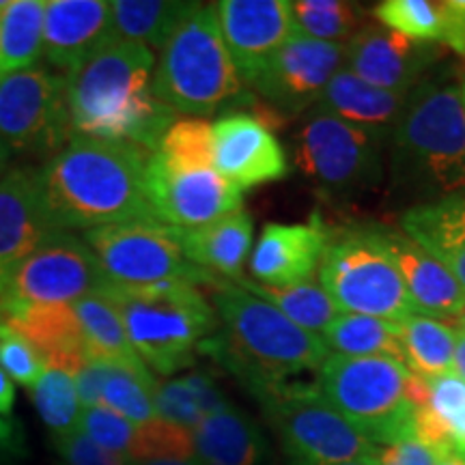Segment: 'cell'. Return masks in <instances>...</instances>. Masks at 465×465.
<instances>
[{
    "label": "cell",
    "mask_w": 465,
    "mask_h": 465,
    "mask_svg": "<svg viewBox=\"0 0 465 465\" xmlns=\"http://www.w3.org/2000/svg\"><path fill=\"white\" fill-rule=\"evenodd\" d=\"M149 155L130 143L74 136L61 153L37 168L42 205L54 231L158 223L144 185Z\"/></svg>",
    "instance_id": "1"
},
{
    "label": "cell",
    "mask_w": 465,
    "mask_h": 465,
    "mask_svg": "<svg viewBox=\"0 0 465 465\" xmlns=\"http://www.w3.org/2000/svg\"><path fill=\"white\" fill-rule=\"evenodd\" d=\"M153 50L110 39L69 72L67 102L74 136L160 149L177 113L155 95Z\"/></svg>",
    "instance_id": "2"
},
{
    "label": "cell",
    "mask_w": 465,
    "mask_h": 465,
    "mask_svg": "<svg viewBox=\"0 0 465 465\" xmlns=\"http://www.w3.org/2000/svg\"><path fill=\"white\" fill-rule=\"evenodd\" d=\"M212 306L218 330L201 342L199 353L235 375L254 399L319 371L332 353L322 336L295 325L270 302L232 281L223 278L213 284Z\"/></svg>",
    "instance_id": "3"
},
{
    "label": "cell",
    "mask_w": 465,
    "mask_h": 465,
    "mask_svg": "<svg viewBox=\"0 0 465 465\" xmlns=\"http://www.w3.org/2000/svg\"><path fill=\"white\" fill-rule=\"evenodd\" d=\"M391 183L414 199L465 190V106L461 89L424 83L391 136Z\"/></svg>",
    "instance_id": "4"
},
{
    "label": "cell",
    "mask_w": 465,
    "mask_h": 465,
    "mask_svg": "<svg viewBox=\"0 0 465 465\" xmlns=\"http://www.w3.org/2000/svg\"><path fill=\"white\" fill-rule=\"evenodd\" d=\"M153 91L177 114L242 113L254 95L226 50L213 5L194 3L155 63Z\"/></svg>",
    "instance_id": "5"
},
{
    "label": "cell",
    "mask_w": 465,
    "mask_h": 465,
    "mask_svg": "<svg viewBox=\"0 0 465 465\" xmlns=\"http://www.w3.org/2000/svg\"><path fill=\"white\" fill-rule=\"evenodd\" d=\"M315 386L375 446L416 438L414 410L429 399V381L392 358L330 353Z\"/></svg>",
    "instance_id": "6"
},
{
    "label": "cell",
    "mask_w": 465,
    "mask_h": 465,
    "mask_svg": "<svg viewBox=\"0 0 465 465\" xmlns=\"http://www.w3.org/2000/svg\"><path fill=\"white\" fill-rule=\"evenodd\" d=\"M102 295L124 319L127 336L151 373L174 375L194 364L199 345L218 330V317L203 291L190 282L124 287Z\"/></svg>",
    "instance_id": "7"
},
{
    "label": "cell",
    "mask_w": 465,
    "mask_h": 465,
    "mask_svg": "<svg viewBox=\"0 0 465 465\" xmlns=\"http://www.w3.org/2000/svg\"><path fill=\"white\" fill-rule=\"evenodd\" d=\"M257 401L293 465H342L380 452V446L325 401L315 383H284Z\"/></svg>",
    "instance_id": "8"
},
{
    "label": "cell",
    "mask_w": 465,
    "mask_h": 465,
    "mask_svg": "<svg viewBox=\"0 0 465 465\" xmlns=\"http://www.w3.org/2000/svg\"><path fill=\"white\" fill-rule=\"evenodd\" d=\"M319 284L342 312L403 323L420 315L397 267L366 226L330 235L319 263Z\"/></svg>",
    "instance_id": "9"
},
{
    "label": "cell",
    "mask_w": 465,
    "mask_h": 465,
    "mask_svg": "<svg viewBox=\"0 0 465 465\" xmlns=\"http://www.w3.org/2000/svg\"><path fill=\"white\" fill-rule=\"evenodd\" d=\"M383 141L312 108L295 136V166L330 194L351 196L383 182Z\"/></svg>",
    "instance_id": "10"
},
{
    "label": "cell",
    "mask_w": 465,
    "mask_h": 465,
    "mask_svg": "<svg viewBox=\"0 0 465 465\" xmlns=\"http://www.w3.org/2000/svg\"><path fill=\"white\" fill-rule=\"evenodd\" d=\"M72 138L65 75L31 67L0 80V141L11 153L48 162Z\"/></svg>",
    "instance_id": "11"
},
{
    "label": "cell",
    "mask_w": 465,
    "mask_h": 465,
    "mask_svg": "<svg viewBox=\"0 0 465 465\" xmlns=\"http://www.w3.org/2000/svg\"><path fill=\"white\" fill-rule=\"evenodd\" d=\"M84 243L116 284L144 287L160 282L218 284L223 278L209 274L185 259L171 226L162 223H124L97 226L84 232Z\"/></svg>",
    "instance_id": "12"
},
{
    "label": "cell",
    "mask_w": 465,
    "mask_h": 465,
    "mask_svg": "<svg viewBox=\"0 0 465 465\" xmlns=\"http://www.w3.org/2000/svg\"><path fill=\"white\" fill-rule=\"evenodd\" d=\"M113 281L84 240L54 232L11 272L3 304H67L104 293Z\"/></svg>",
    "instance_id": "13"
},
{
    "label": "cell",
    "mask_w": 465,
    "mask_h": 465,
    "mask_svg": "<svg viewBox=\"0 0 465 465\" xmlns=\"http://www.w3.org/2000/svg\"><path fill=\"white\" fill-rule=\"evenodd\" d=\"M144 185L155 220L173 229L203 226L243 209V192L216 166L171 164L158 151L147 160Z\"/></svg>",
    "instance_id": "14"
},
{
    "label": "cell",
    "mask_w": 465,
    "mask_h": 465,
    "mask_svg": "<svg viewBox=\"0 0 465 465\" xmlns=\"http://www.w3.org/2000/svg\"><path fill=\"white\" fill-rule=\"evenodd\" d=\"M345 67V45L295 33L267 63L250 91L284 119L312 110L332 78Z\"/></svg>",
    "instance_id": "15"
},
{
    "label": "cell",
    "mask_w": 465,
    "mask_h": 465,
    "mask_svg": "<svg viewBox=\"0 0 465 465\" xmlns=\"http://www.w3.org/2000/svg\"><path fill=\"white\" fill-rule=\"evenodd\" d=\"M218 14L226 50L246 86L298 33L289 0H220Z\"/></svg>",
    "instance_id": "16"
},
{
    "label": "cell",
    "mask_w": 465,
    "mask_h": 465,
    "mask_svg": "<svg viewBox=\"0 0 465 465\" xmlns=\"http://www.w3.org/2000/svg\"><path fill=\"white\" fill-rule=\"evenodd\" d=\"M440 56L435 44L414 42L383 26H362L345 45V69L380 89L410 95L424 84Z\"/></svg>",
    "instance_id": "17"
},
{
    "label": "cell",
    "mask_w": 465,
    "mask_h": 465,
    "mask_svg": "<svg viewBox=\"0 0 465 465\" xmlns=\"http://www.w3.org/2000/svg\"><path fill=\"white\" fill-rule=\"evenodd\" d=\"M213 166L242 192L281 182L289 160L274 132L250 113H229L213 124Z\"/></svg>",
    "instance_id": "18"
},
{
    "label": "cell",
    "mask_w": 465,
    "mask_h": 465,
    "mask_svg": "<svg viewBox=\"0 0 465 465\" xmlns=\"http://www.w3.org/2000/svg\"><path fill=\"white\" fill-rule=\"evenodd\" d=\"M54 232L42 205L37 168H9L0 177V295L11 272Z\"/></svg>",
    "instance_id": "19"
},
{
    "label": "cell",
    "mask_w": 465,
    "mask_h": 465,
    "mask_svg": "<svg viewBox=\"0 0 465 465\" xmlns=\"http://www.w3.org/2000/svg\"><path fill=\"white\" fill-rule=\"evenodd\" d=\"M386 257L403 278L407 293L411 295L420 315L459 317L465 308V291L446 267H441L422 246L401 229L383 224L366 226Z\"/></svg>",
    "instance_id": "20"
},
{
    "label": "cell",
    "mask_w": 465,
    "mask_h": 465,
    "mask_svg": "<svg viewBox=\"0 0 465 465\" xmlns=\"http://www.w3.org/2000/svg\"><path fill=\"white\" fill-rule=\"evenodd\" d=\"M328 240L330 232L317 213L306 224H265L250 257V274L265 287L308 282L319 270Z\"/></svg>",
    "instance_id": "21"
},
{
    "label": "cell",
    "mask_w": 465,
    "mask_h": 465,
    "mask_svg": "<svg viewBox=\"0 0 465 465\" xmlns=\"http://www.w3.org/2000/svg\"><path fill=\"white\" fill-rule=\"evenodd\" d=\"M110 39L106 0H45L44 56L52 67L69 74Z\"/></svg>",
    "instance_id": "22"
},
{
    "label": "cell",
    "mask_w": 465,
    "mask_h": 465,
    "mask_svg": "<svg viewBox=\"0 0 465 465\" xmlns=\"http://www.w3.org/2000/svg\"><path fill=\"white\" fill-rule=\"evenodd\" d=\"M0 322L20 332L35 347L45 369H61L74 377L89 364L84 334L67 304H3Z\"/></svg>",
    "instance_id": "23"
},
{
    "label": "cell",
    "mask_w": 465,
    "mask_h": 465,
    "mask_svg": "<svg viewBox=\"0 0 465 465\" xmlns=\"http://www.w3.org/2000/svg\"><path fill=\"white\" fill-rule=\"evenodd\" d=\"M411 95L414 93L403 95V93L380 89L342 67L328 84V89L323 91L315 108L373 134L386 143L392 136L401 116L405 114Z\"/></svg>",
    "instance_id": "24"
},
{
    "label": "cell",
    "mask_w": 465,
    "mask_h": 465,
    "mask_svg": "<svg viewBox=\"0 0 465 465\" xmlns=\"http://www.w3.org/2000/svg\"><path fill=\"white\" fill-rule=\"evenodd\" d=\"M173 232L190 263L224 281L242 278L254 232L252 216L246 209L226 213L203 226L173 229Z\"/></svg>",
    "instance_id": "25"
},
{
    "label": "cell",
    "mask_w": 465,
    "mask_h": 465,
    "mask_svg": "<svg viewBox=\"0 0 465 465\" xmlns=\"http://www.w3.org/2000/svg\"><path fill=\"white\" fill-rule=\"evenodd\" d=\"M401 231L427 250L465 291V190L410 207Z\"/></svg>",
    "instance_id": "26"
},
{
    "label": "cell",
    "mask_w": 465,
    "mask_h": 465,
    "mask_svg": "<svg viewBox=\"0 0 465 465\" xmlns=\"http://www.w3.org/2000/svg\"><path fill=\"white\" fill-rule=\"evenodd\" d=\"M201 465H265L270 441L246 411L229 405L192 431Z\"/></svg>",
    "instance_id": "27"
},
{
    "label": "cell",
    "mask_w": 465,
    "mask_h": 465,
    "mask_svg": "<svg viewBox=\"0 0 465 465\" xmlns=\"http://www.w3.org/2000/svg\"><path fill=\"white\" fill-rule=\"evenodd\" d=\"M74 312L78 317L80 328H83L89 362L127 366V369H144L147 366L134 349L119 311L106 295H86V298L75 302Z\"/></svg>",
    "instance_id": "28"
},
{
    "label": "cell",
    "mask_w": 465,
    "mask_h": 465,
    "mask_svg": "<svg viewBox=\"0 0 465 465\" xmlns=\"http://www.w3.org/2000/svg\"><path fill=\"white\" fill-rule=\"evenodd\" d=\"M45 0H0V80L44 54Z\"/></svg>",
    "instance_id": "29"
},
{
    "label": "cell",
    "mask_w": 465,
    "mask_h": 465,
    "mask_svg": "<svg viewBox=\"0 0 465 465\" xmlns=\"http://www.w3.org/2000/svg\"><path fill=\"white\" fill-rule=\"evenodd\" d=\"M194 3H168V0H113L110 26L113 37L124 42L162 50L179 22L188 15Z\"/></svg>",
    "instance_id": "30"
},
{
    "label": "cell",
    "mask_w": 465,
    "mask_h": 465,
    "mask_svg": "<svg viewBox=\"0 0 465 465\" xmlns=\"http://www.w3.org/2000/svg\"><path fill=\"white\" fill-rule=\"evenodd\" d=\"M229 399L209 373L192 371L171 381L160 383L155 391V414L162 420L194 431L205 418L229 407Z\"/></svg>",
    "instance_id": "31"
},
{
    "label": "cell",
    "mask_w": 465,
    "mask_h": 465,
    "mask_svg": "<svg viewBox=\"0 0 465 465\" xmlns=\"http://www.w3.org/2000/svg\"><path fill=\"white\" fill-rule=\"evenodd\" d=\"M459 330L435 317L414 315L401 323L405 366L422 380L452 373Z\"/></svg>",
    "instance_id": "32"
},
{
    "label": "cell",
    "mask_w": 465,
    "mask_h": 465,
    "mask_svg": "<svg viewBox=\"0 0 465 465\" xmlns=\"http://www.w3.org/2000/svg\"><path fill=\"white\" fill-rule=\"evenodd\" d=\"M322 339L330 351L349 358H392L405 364L401 323L386 319L341 312Z\"/></svg>",
    "instance_id": "33"
},
{
    "label": "cell",
    "mask_w": 465,
    "mask_h": 465,
    "mask_svg": "<svg viewBox=\"0 0 465 465\" xmlns=\"http://www.w3.org/2000/svg\"><path fill=\"white\" fill-rule=\"evenodd\" d=\"M237 287L246 289L248 293L270 302L276 306L284 317L291 319L295 325L308 330V332L323 336L325 330L334 323V319L341 315V308L332 300V295L325 291L322 284L308 281L293 287H265L246 278L232 281Z\"/></svg>",
    "instance_id": "34"
},
{
    "label": "cell",
    "mask_w": 465,
    "mask_h": 465,
    "mask_svg": "<svg viewBox=\"0 0 465 465\" xmlns=\"http://www.w3.org/2000/svg\"><path fill=\"white\" fill-rule=\"evenodd\" d=\"M160 381L144 369L108 364L102 388V407L116 411L134 424H144L158 418L155 414V391Z\"/></svg>",
    "instance_id": "35"
},
{
    "label": "cell",
    "mask_w": 465,
    "mask_h": 465,
    "mask_svg": "<svg viewBox=\"0 0 465 465\" xmlns=\"http://www.w3.org/2000/svg\"><path fill=\"white\" fill-rule=\"evenodd\" d=\"M39 418L52 438H65L80 431L83 403L75 391V377L61 369H45L44 375L28 388Z\"/></svg>",
    "instance_id": "36"
},
{
    "label": "cell",
    "mask_w": 465,
    "mask_h": 465,
    "mask_svg": "<svg viewBox=\"0 0 465 465\" xmlns=\"http://www.w3.org/2000/svg\"><path fill=\"white\" fill-rule=\"evenodd\" d=\"M291 14L298 33L317 42L341 44L362 28L358 5L342 0H295Z\"/></svg>",
    "instance_id": "37"
},
{
    "label": "cell",
    "mask_w": 465,
    "mask_h": 465,
    "mask_svg": "<svg viewBox=\"0 0 465 465\" xmlns=\"http://www.w3.org/2000/svg\"><path fill=\"white\" fill-rule=\"evenodd\" d=\"M429 381L427 411L449 449L465 457V381L455 373Z\"/></svg>",
    "instance_id": "38"
},
{
    "label": "cell",
    "mask_w": 465,
    "mask_h": 465,
    "mask_svg": "<svg viewBox=\"0 0 465 465\" xmlns=\"http://www.w3.org/2000/svg\"><path fill=\"white\" fill-rule=\"evenodd\" d=\"M377 22L414 42L433 44L441 37V14L438 3L429 0H386L373 11Z\"/></svg>",
    "instance_id": "39"
},
{
    "label": "cell",
    "mask_w": 465,
    "mask_h": 465,
    "mask_svg": "<svg viewBox=\"0 0 465 465\" xmlns=\"http://www.w3.org/2000/svg\"><path fill=\"white\" fill-rule=\"evenodd\" d=\"M127 457L132 461L194 459V435H192V429L155 418L151 422L138 424Z\"/></svg>",
    "instance_id": "40"
},
{
    "label": "cell",
    "mask_w": 465,
    "mask_h": 465,
    "mask_svg": "<svg viewBox=\"0 0 465 465\" xmlns=\"http://www.w3.org/2000/svg\"><path fill=\"white\" fill-rule=\"evenodd\" d=\"M158 153L179 166H213V125L205 119L177 121L162 138Z\"/></svg>",
    "instance_id": "41"
},
{
    "label": "cell",
    "mask_w": 465,
    "mask_h": 465,
    "mask_svg": "<svg viewBox=\"0 0 465 465\" xmlns=\"http://www.w3.org/2000/svg\"><path fill=\"white\" fill-rule=\"evenodd\" d=\"M0 371L11 381L31 388L44 375L45 364L20 332L0 322Z\"/></svg>",
    "instance_id": "42"
},
{
    "label": "cell",
    "mask_w": 465,
    "mask_h": 465,
    "mask_svg": "<svg viewBox=\"0 0 465 465\" xmlns=\"http://www.w3.org/2000/svg\"><path fill=\"white\" fill-rule=\"evenodd\" d=\"M136 427L138 424L130 422L108 407H83L80 431L106 450L127 455Z\"/></svg>",
    "instance_id": "43"
},
{
    "label": "cell",
    "mask_w": 465,
    "mask_h": 465,
    "mask_svg": "<svg viewBox=\"0 0 465 465\" xmlns=\"http://www.w3.org/2000/svg\"><path fill=\"white\" fill-rule=\"evenodd\" d=\"M52 444L63 465H134L127 455L102 449L83 431L65 435V438H52Z\"/></svg>",
    "instance_id": "44"
},
{
    "label": "cell",
    "mask_w": 465,
    "mask_h": 465,
    "mask_svg": "<svg viewBox=\"0 0 465 465\" xmlns=\"http://www.w3.org/2000/svg\"><path fill=\"white\" fill-rule=\"evenodd\" d=\"M441 455L418 438H410L391 446H380L377 465H438Z\"/></svg>",
    "instance_id": "45"
},
{
    "label": "cell",
    "mask_w": 465,
    "mask_h": 465,
    "mask_svg": "<svg viewBox=\"0 0 465 465\" xmlns=\"http://www.w3.org/2000/svg\"><path fill=\"white\" fill-rule=\"evenodd\" d=\"M441 37L440 44L465 56V0H441Z\"/></svg>",
    "instance_id": "46"
},
{
    "label": "cell",
    "mask_w": 465,
    "mask_h": 465,
    "mask_svg": "<svg viewBox=\"0 0 465 465\" xmlns=\"http://www.w3.org/2000/svg\"><path fill=\"white\" fill-rule=\"evenodd\" d=\"M28 457L26 435L14 418H0V465H17Z\"/></svg>",
    "instance_id": "47"
},
{
    "label": "cell",
    "mask_w": 465,
    "mask_h": 465,
    "mask_svg": "<svg viewBox=\"0 0 465 465\" xmlns=\"http://www.w3.org/2000/svg\"><path fill=\"white\" fill-rule=\"evenodd\" d=\"M108 364L89 362L75 375V391L83 407H102V388L106 380Z\"/></svg>",
    "instance_id": "48"
},
{
    "label": "cell",
    "mask_w": 465,
    "mask_h": 465,
    "mask_svg": "<svg viewBox=\"0 0 465 465\" xmlns=\"http://www.w3.org/2000/svg\"><path fill=\"white\" fill-rule=\"evenodd\" d=\"M15 403V386L7 375L0 371V418H11Z\"/></svg>",
    "instance_id": "49"
},
{
    "label": "cell",
    "mask_w": 465,
    "mask_h": 465,
    "mask_svg": "<svg viewBox=\"0 0 465 465\" xmlns=\"http://www.w3.org/2000/svg\"><path fill=\"white\" fill-rule=\"evenodd\" d=\"M452 373H455L459 380L465 381V334L459 336L457 351H455V366H452Z\"/></svg>",
    "instance_id": "50"
},
{
    "label": "cell",
    "mask_w": 465,
    "mask_h": 465,
    "mask_svg": "<svg viewBox=\"0 0 465 465\" xmlns=\"http://www.w3.org/2000/svg\"><path fill=\"white\" fill-rule=\"evenodd\" d=\"M134 465H201L194 459H153V461H132Z\"/></svg>",
    "instance_id": "51"
},
{
    "label": "cell",
    "mask_w": 465,
    "mask_h": 465,
    "mask_svg": "<svg viewBox=\"0 0 465 465\" xmlns=\"http://www.w3.org/2000/svg\"><path fill=\"white\" fill-rule=\"evenodd\" d=\"M9 162H11V151L7 149V144L0 141V177L9 171Z\"/></svg>",
    "instance_id": "52"
},
{
    "label": "cell",
    "mask_w": 465,
    "mask_h": 465,
    "mask_svg": "<svg viewBox=\"0 0 465 465\" xmlns=\"http://www.w3.org/2000/svg\"><path fill=\"white\" fill-rule=\"evenodd\" d=\"M438 465H465V457L457 455V452H450V455L441 457L440 461H438Z\"/></svg>",
    "instance_id": "53"
},
{
    "label": "cell",
    "mask_w": 465,
    "mask_h": 465,
    "mask_svg": "<svg viewBox=\"0 0 465 465\" xmlns=\"http://www.w3.org/2000/svg\"><path fill=\"white\" fill-rule=\"evenodd\" d=\"M342 465H377V455L375 457H360V459H356V461H349Z\"/></svg>",
    "instance_id": "54"
},
{
    "label": "cell",
    "mask_w": 465,
    "mask_h": 465,
    "mask_svg": "<svg viewBox=\"0 0 465 465\" xmlns=\"http://www.w3.org/2000/svg\"><path fill=\"white\" fill-rule=\"evenodd\" d=\"M455 328L459 330V334H465V308L461 311V315L455 319Z\"/></svg>",
    "instance_id": "55"
},
{
    "label": "cell",
    "mask_w": 465,
    "mask_h": 465,
    "mask_svg": "<svg viewBox=\"0 0 465 465\" xmlns=\"http://www.w3.org/2000/svg\"><path fill=\"white\" fill-rule=\"evenodd\" d=\"M461 97H463V106H465V83H463V89H461Z\"/></svg>",
    "instance_id": "56"
}]
</instances>
